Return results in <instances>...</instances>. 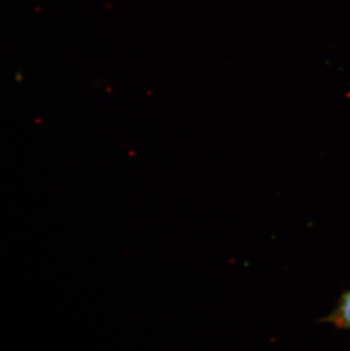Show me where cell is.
Masks as SVG:
<instances>
[{
  "label": "cell",
  "instance_id": "1",
  "mask_svg": "<svg viewBox=\"0 0 350 351\" xmlns=\"http://www.w3.org/2000/svg\"><path fill=\"white\" fill-rule=\"evenodd\" d=\"M322 322L332 325L338 330L350 331V289L340 295L332 312Z\"/></svg>",
  "mask_w": 350,
  "mask_h": 351
}]
</instances>
